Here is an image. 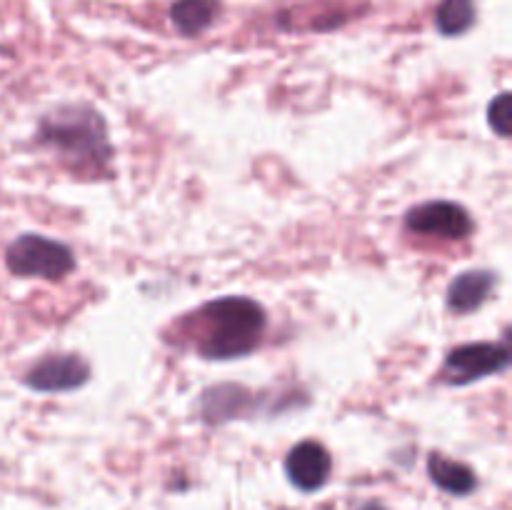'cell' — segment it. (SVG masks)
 <instances>
[{
    "mask_svg": "<svg viewBox=\"0 0 512 510\" xmlns=\"http://www.w3.org/2000/svg\"><path fill=\"white\" fill-rule=\"evenodd\" d=\"M90 380V365L75 353H58L40 358L25 375V385L38 393H68L83 388Z\"/></svg>",
    "mask_w": 512,
    "mask_h": 510,
    "instance_id": "8992f818",
    "label": "cell"
},
{
    "mask_svg": "<svg viewBox=\"0 0 512 510\" xmlns=\"http://www.w3.org/2000/svg\"><path fill=\"white\" fill-rule=\"evenodd\" d=\"M5 263L13 275L20 278L63 280L75 268V255L68 245L43 235L25 233L13 240L5 253Z\"/></svg>",
    "mask_w": 512,
    "mask_h": 510,
    "instance_id": "3957f363",
    "label": "cell"
},
{
    "mask_svg": "<svg viewBox=\"0 0 512 510\" xmlns=\"http://www.w3.org/2000/svg\"><path fill=\"white\" fill-rule=\"evenodd\" d=\"M330 465H333L330 453L323 445L315 443V440H303L285 458V473L295 488L310 493V490H318L328 483Z\"/></svg>",
    "mask_w": 512,
    "mask_h": 510,
    "instance_id": "52a82bcc",
    "label": "cell"
},
{
    "mask_svg": "<svg viewBox=\"0 0 512 510\" xmlns=\"http://www.w3.org/2000/svg\"><path fill=\"white\" fill-rule=\"evenodd\" d=\"M223 3L220 0H175L170 5V20L178 28V33L200 35L218 20Z\"/></svg>",
    "mask_w": 512,
    "mask_h": 510,
    "instance_id": "9c48e42d",
    "label": "cell"
},
{
    "mask_svg": "<svg viewBox=\"0 0 512 510\" xmlns=\"http://www.w3.org/2000/svg\"><path fill=\"white\" fill-rule=\"evenodd\" d=\"M405 225L413 233L443 240H465L473 233V218L468 210L450 200H430V203L408 210Z\"/></svg>",
    "mask_w": 512,
    "mask_h": 510,
    "instance_id": "5b68a950",
    "label": "cell"
},
{
    "mask_svg": "<svg viewBox=\"0 0 512 510\" xmlns=\"http://www.w3.org/2000/svg\"><path fill=\"white\" fill-rule=\"evenodd\" d=\"M475 23V3L473 0H440L438 13H435V25L443 35H463L473 28Z\"/></svg>",
    "mask_w": 512,
    "mask_h": 510,
    "instance_id": "8fae6325",
    "label": "cell"
},
{
    "mask_svg": "<svg viewBox=\"0 0 512 510\" xmlns=\"http://www.w3.org/2000/svg\"><path fill=\"white\" fill-rule=\"evenodd\" d=\"M430 478L440 485L443 490L453 495H468L475 490V473L468 468V465L458 463V460H448L443 455H430L428 460Z\"/></svg>",
    "mask_w": 512,
    "mask_h": 510,
    "instance_id": "30bf717a",
    "label": "cell"
},
{
    "mask_svg": "<svg viewBox=\"0 0 512 510\" xmlns=\"http://www.w3.org/2000/svg\"><path fill=\"white\" fill-rule=\"evenodd\" d=\"M488 120H490V128L500 135V138H510V130H512V95L508 90L498 95V98L490 103L488 108Z\"/></svg>",
    "mask_w": 512,
    "mask_h": 510,
    "instance_id": "7c38bea8",
    "label": "cell"
},
{
    "mask_svg": "<svg viewBox=\"0 0 512 510\" xmlns=\"http://www.w3.org/2000/svg\"><path fill=\"white\" fill-rule=\"evenodd\" d=\"M38 140L75 170H98L108 163L110 148L105 120L88 105H63L40 120Z\"/></svg>",
    "mask_w": 512,
    "mask_h": 510,
    "instance_id": "7a4b0ae2",
    "label": "cell"
},
{
    "mask_svg": "<svg viewBox=\"0 0 512 510\" xmlns=\"http://www.w3.org/2000/svg\"><path fill=\"white\" fill-rule=\"evenodd\" d=\"M365 510H380V508H365Z\"/></svg>",
    "mask_w": 512,
    "mask_h": 510,
    "instance_id": "4fadbf2b",
    "label": "cell"
},
{
    "mask_svg": "<svg viewBox=\"0 0 512 510\" xmlns=\"http://www.w3.org/2000/svg\"><path fill=\"white\" fill-rule=\"evenodd\" d=\"M495 288V273L490 270H468L460 273L448 288V305L455 313H470L478 310L490 298Z\"/></svg>",
    "mask_w": 512,
    "mask_h": 510,
    "instance_id": "ba28073f",
    "label": "cell"
},
{
    "mask_svg": "<svg viewBox=\"0 0 512 510\" xmlns=\"http://www.w3.org/2000/svg\"><path fill=\"white\" fill-rule=\"evenodd\" d=\"M508 365V343H470L450 350L443 365V378L453 385H470L488 375L503 373Z\"/></svg>",
    "mask_w": 512,
    "mask_h": 510,
    "instance_id": "277c9868",
    "label": "cell"
},
{
    "mask_svg": "<svg viewBox=\"0 0 512 510\" xmlns=\"http://www.w3.org/2000/svg\"><path fill=\"white\" fill-rule=\"evenodd\" d=\"M265 310L240 295L213 300L198 313V350L208 360L245 358L260 345L265 333Z\"/></svg>",
    "mask_w": 512,
    "mask_h": 510,
    "instance_id": "6da1fadb",
    "label": "cell"
}]
</instances>
